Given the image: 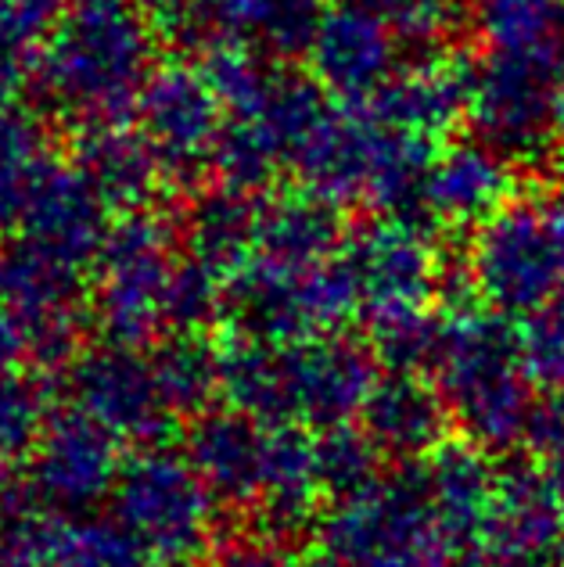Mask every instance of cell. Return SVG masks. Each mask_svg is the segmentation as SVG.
<instances>
[{
	"label": "cell",
	"mask_w": 564,
	"mask_h": 567,
	"mask_svg": "<svg viewBox=\"0 0 564 567\" xmlns=\"http://www.w3.org/2000/svg\"><path fill=\"white\" fill-rule=\"evenodd\" d=\"M158 29L133 0H72L37 54V94L76 126L133 115Z\"/></svg>",
	"instance_id": "cell-1"
},
{
	"label": "cell",
	"mask_w": 564,
	"mask_h": 567,
	"mask_svg": "<svg viewBox=\"0 0 564 567\" xmlns=\"http://www.w3.org/2000/svg\"><path fill=\"white\" fill-rule=\"evenodd\" d=\"M453 427L489 453H507L525 439L529 413L536 406L522 327L482 302L453 306L442 320V341L432 363Z\"/></svg>",
	"instance_id": "cell-2"
},
{
	"label": "cell",
	"mask_w": 564,
	"mask_h": 567,
	"mask_svg": "<svg viewBox=\"0 0 564 567\" xmlns=\"http://www.w3.org/2000/svg\"><path fill=\"white\" fill-rule=\"evenodd\" d=\"M435 144L389 126L367 104L331 109L314 141L295 158L302 187L335 205H367L378 213H421V187Z\"/></svg>",
	"instance_id": "cell-3"
},
{
	"label": "cell",
	"mask_w": 564,
	"mask_h": 567,
	"mask_svg": "<svg viewBox=\"0 0 564 567\" xmlns=\"http://www.w3.org/2000/svg\"><path fill=\"white\" fill-rule=\"evenodd\" d=\"M181 259V230L162 213L137 208L112 223L91 280V317L105 341L141 349L170 331L166 306Z\"/></svg>",
	"instance_id": "cell-4"
},
{
	"label": "cell",
	"mask_w": 564,
	"mask_h": 567,
	"mask_svg": "<svg viewBox=\"0 0 564 567\" xmlns=\"http://www.w3.org/2000/svg\"><path fill=\"white\" fill-rule=\"evenodd\" d=\"M320 546L341 567H450L460 557L432 511L421 464L331 503L320 517Z\"/></svg>",
	"instance_id": "cell-5"
},
{
	"label": "cell",
	"mask_w": 564,
	"mask_h": 567,
	"mask_svg": "<svg viewBox=\"0 0 564 567\" xmlns=\"http://www.w3.org/2000/svg\"><path fill=\"white\" fill-rule=\"evenodd\" d=\"M464 277L474 298L503 317H529L564 284V208L557 194L511 198L474 227Z\"/></svg>",
	"instance_id": "cell-6"
},
{
	"label": "cell",
	"mask_w": 564,
	"mask_h": 567,
	"mask_svg": "<svg viewBox=\"0 0 564 567\" xmlns=\"http://www.w3.org/2000/svg\"><path fill=\"white\" fill-rule=\"evenodd\" d=\"M356 312L360 291L341 256L320 266H288L256 256L227 284V312L237 334L288 346L335 334Z\"/></svg>",
	"instance_id": "cell-7"
},
{
	"label": "cell",
	"mask_w": 564,
	"mask_h": 567,
	"mask_svg": "<svg viewBox=\"0 0 564 567\" xmlns=\"http://www.w3.org/2000/svg\"><path fill=\"white\" fill-rule=\"evenodd\" d=\"M213 499L187 450H173L166 442L137 445V453L123 460L112 488L123 532L166 560L195 557L209 543Z\"/></svg>",
	"instance_id": "cell-8"
},
{
	"label": "cell",
	"mask_w": 564,
	"mask_h": 567,
	"mask_svg": "<svg viewBox=\"0 0 564 567\" xmlns=\"http://www.w3.org/2000/svg\"><path fill=\"white\" fill-rule=\"evenodd\" d=\"M224 112V101L205 80L202 65H155L137 104H133V118H137L141 137L158 162L162 184L191 187L213 169L216 147L227 126Z\"/></svg>",
	"instance_id": "cell-9"
},
{
	"label": "cell",
	"mask_w": 564,
	"mask_h": 567,
	"mask_svg": "<svg viewBox=\"0 0 564 567\" xmlns=\"http://www.w3.org/2000/svg\"><path fill=\"white\" fill-rule=\"evenodd\" d=\"M564 51H493L474 65L468 118L479 141L507 158H532L551 147L554 83Z\"/></svg>",
	"instance_id": "cell-10"
},
{
	"label": "cell",
	"mask_w": 564,
	"mask_h": 567,
	"mask_svg": "<svg viewBox=\"0 0 564 567\" xmlns=\"http://www.w3.org/2000/svg\"><path fill=\"white\" fill-rule=\"evenodd\" d=\"M378 363L375 349L341 331L277 346L280 424L314 431L352 424L381 378Z\"/></svg>",
	"instance_id": "cell-11"
},
{
	"label": "cell",
	"mask_w": 564,
	"mask_h": 567,
	"mask_svg": "<svg viewBox=\"0 0 564 567\" xmlns=\"http://www.w3.org/2000/svg\"><path fill=\"white\" fill-rule=\"evenodd\" d=\"M341 259L356 280L367 320L432 309V298L442 291L439 248L410 213H384L363 230L349 234Z\"/></svg>",
	"instance_id": "cell-12"
},
{
	"label": "cell",
	"mask_w": 564,
	"mask_h": 567,
	"mask_svg": "<svg viewBox=\"0 0 564 567\" xmlns=\"http://www.w3.org/2000/svg\"><path fill=\"white\" fill-rule=\"evenodd\" d=\"M83 266L33 245L29 237L0 245V306L25 331V346L48 367L76 360L83 323Z\"/></svg>",
	"instance_id": "cell-13"
},
{
	"label": "cell",
	"mask_w": 564,
	"mask_h": 567,
	"mask_svg": "<svg viewBox=\"0 0 564 567\" xmlns=\"http://www.w3.org/2000/svg\"><path fill=\"white\" fill-rule=\"evenodd\" d=\"M65 395L72 410L133 445L162 442L176 421L158 388L152 352L119 341L86 349L69 363Z\"/></svg>",
	"instance_id": "cell-14"
},
{
	"label": "cell",
	"mask_w": 564,
	"mask_h": 567,
	"mask_svg": "<svg viewBox=\"0 0 564 567\" xmlns=\"http://www.w3.org/2000/svg\"><path fill=\"white\" fill-rule=\"evenodd\" d=\"M119 471V439L69 406L51 416L37 450L29 453V492L54 511H83L112 496Z\"/></svg>",
	"instance_id": "cell-15"
},
{
	"label": "cell",
	"mask_w": 564,
	"mask_h": 567,
	"mask_svg": "<svg viewBox=\"0 0 564 567\" xmlns=\"http://www.w3.org/2000/svg\"><path fill=\"white\" fill-rule=\"evenodd\" d=\"M399 43L403 40L396 37V29L360 0L335 4L324 11V22L306 51L309 76L328 94L360 104L392 80L399 69Z\"/></svg>",
	"instance_id": "cell-16"
},
{
	"label": "cell",
	"mask_w": 564,
	"mask_h": 567,
	"mask_svg": "<svg viewBox=\"0 0 564 567\" xmlns=\"http://www.w3.org/2000/svg\"><path fill=\"white\" fill-rule=\"evenodd\" d=\"M564 549V499L554 467L543 460H514L500 467L496 503L482 535V554L496 564L551 560Z\"/></svg>",
	"instance_id": "cell-17"
},
{
	"label": "cell",
	"mask_w": 564,
	"mask_h": 567,
	"mask_svg": "<svg viewBox=\"0 0 564 567\" xmlns=\"http://www.w3.org/2000/svg\"><path fill=\"white\" fill-rule=\"evenodd\" d=\"M474 65L460 54H424L392 72V80L363 104L378 118L413 137L439 141L471 109Z\"/></svg>",
	"instance_id": "cell-18"
},
{
	"label": "cell",
	"mask_w": 564,
	"mask_h": 567,
	"mask_svg": "<svg viewBox=\"0 0 564 567\" xmlns=\"http://www.w3.org/2000/svg\"><path fill=\"white\" fill-rule=\"evenodd\" d=\"M360 427L367 431L384 460L418 464L450 442L453 413L442 399L435 378L424 370H389L370 388L363 402Z\"/></svg>",
	"instance_id": "cell-19"
},
{
	"label": "cell",
	"mask_w": 564,
	"mask_h": 567,
	"mask_svg": "<svg viewBox=\"0 0 564 567\" xmlns=\"http://www.w3.org/2000/svg\"><path fill=\"white\" fill-rule=\"evenodd\" d=\"M511 158L485 141H460L435 152L421 187V213L442 227H482L511 202Z\"/></svg>",
	"instance_id": "cell-20"
},
{
	"label": "cell",
	"mask_w": 564,
	"mask_h": 567,
	"mask_svg": "<svg viewBox=\"0 0 564 567\" xmlns=\"http://www.w3.org/2000/svg\"><path fill=\"white\" fill-rule=\"evenodd\" d=\"M270 424L234 406L205 410L187 431V456L209 492L227 506H256L266 477Z\"/></svg>",
	"instance_id": "cell-21"
},
{
	"label": "cell",
	"mask_w": 564,
	"mask_h": 567,
	"mask_svg": "<svg viewBox=\"0 0 564 567\" xmlns=\"http://www.w3.org/2000/svg\"><path fill=\"white\" fill-rule=\"evenodd\" d=\"M428 499L442 532L460 554H482V535L496 503L500 467L493 453L474 442H442L432 456L418 460Z\"/></svg>",
	"instance_id": "cell-22"
},
{
	"label": "cell",
	"mask_w": 564,
	"mask_h": 567,
	"mask_svg": "<svg viewBox=\"0 0 564 567\" xmlns=\"http://www.w3.org/2000/svg\"><path fill=\"white\" fill-rule=\"evenodd\" d=\"M109 234V205L98 198L83 173L51 158L29 194L22 213V237L54 251L69 262H94L101 241Z\"/></svg>",
	"instance_id": "cell-23"
},
{
	"label": "cell",
	"mask_w": 564,
	"mask_h": 567,
	"mask_svg": "<svg viewBox=\"0 0 564 567\" xmlns=\"http://www.w3.org/2000/svg\"><path fill=\"white\" fill-rule=\"evenodd\" d=\"M72 166L83 173V181L94 187L98 198L119 213L147 208L155 187L162 184L152 147L144 144L137 126H130V118L76 126Z\"/></svg>",
	"instance_id": "cell-24"
},
{
	"label": "cell",
	"mask_w": 564,
	"mask_h": 567,
	"mask_svg": "<svg viewBox=\"0 0 564 567\" xmlns=\"http://www.w3.org/2000/svg\"><path fill=\"white\" fill-rule=\"evenodd\" d=\"M349 241L341 205L317 190H277L259 202V256L288 266H320Z\"/></svg>",
	"instance_id": "cell-25"
},
{
	"label": "cell",
	"mask_w": 564,
	"mask_h": 567,
	"mask_svg": "<svg viewBox=\"0 0 564 567\" xmlns=\"http://www.w3.org/2000/svg\"><path fill=\"white\" fill-rule=\"evenodd\" d=\"M181 245L191 262L230 284L259 256V205L252 202V194L224 184L198 194L184 216Z\"/></svg>",
	"instance_id": "cell-26"
},
{
	"label": "cell",
	"mask_w": 564,
	"mask_h": 567,
	"mask_svg": "<svg viewBox=\"0 0 564 567\" xmlns=\"http://www.w3.org/2000/svg\"><path fill=\"white\" fill-rule=\"evenodd\" d=\"M320 474L314 435L299 424H270V445H266V477L259 514L266 517L274 535H295L320 520Z\"/></svg>",
	"instance_id": "cell-27"
},
{
	"label": "cell",
	"mask_w": 564,
	"mask_h": 567,
	"mask_svg": "<svg viewBox=\"0 0 564 567\" xmlns=\"http://www.w3.org/2000/svg\"><path fill=\"white\" fill-rule=\"evenodd\" d=\"M51 166L48 133L40 118L14 101H0V237L22 227L40 173Z\"/></svg>",
	"instance_id": "cell-28"
},
{
	"label": "cell",
	"mask_w": 564,
	"mask_h": 567,
	"mask_svg": "<svg viewBox=\"0 0 564 567\" xmlns=\"http://www.w3.org/2000/svg\"><path fill=\"white\" fill-rule=\"evenodd\" d=\"M468 19L493 51H564V0H468Z\"/></svg>",
	"instance_id": "cell-29"
},
{
	"label": "cell",
	"mask_w": 564,
	"mask_h": 567,
	"mask_svg": "<svg viewBox=\"0 0 564 567\" xmlns=\"http://www.w3.org/2000/svg\"><path fill=\"white\" fill-rule=\"evenodd\" d=\"M155 378L173 416H198L219 395V352L202 334L170 331L152 349Z\"/></svg>",
	"instance_id": "cell-30"
},
{
	"label": "cell",
	"mask_w": 564,
	"mask_h": 567,
	"mask_svg": "<svg viewBox=\"0 0 564 567\" xmlns=\"http://www.w3.org/2000/svg\"><path fill=\"white\" fill-rule=\"evenodd\" d=\"M314 450H317V474H320L324 499H331V503L349 499L356 492L370 488L375 482H381V474H384L381 471L384 453L363 427H352V424L324 427L314 435Z\"/></svg>",
	"instance_id": "cell-31"
},
{
	"label": "cell",
	"mask_w": 564,
	"mask_h": 567,
	"mask_svg": "<svg viewBox=\"0 0 564 567\" xmlns=\"http://www.w3.org/2000/svg\"><path fill=\"white\" fill-rule=\"evenodd\" d=\"M202 72L230 115L256 112L270 94L277 72L248 40H213L202 48Z\"/></svg>",
	"instance_id": "cell-32"
},
{
	"label": "cell",
	"mask_w": 564,
	"mask_h": 567,
	"mask_svg": "<svg viewBox=\"0 0 564 567\" xmlns=\"http://www.w3.org/2000/svg\"><path fill=\"white\" fill-rule=\"evenodd\" d=\"M280 169H285V158H280L270 133L252 115H230L213 162L219 184L242 194H259L270 187V181Z\"/></svg>",
	"instance_id": "cell-33"
},
{
	"label": "cell",
	"mask_w": 564,
	"mask_h": 567,
	"mask_svg": "<svg viewBox=\"0 0 564 567\" xmlns=\"http://www.w3.org/2000/svg\"><path fill=\"white\" fill-rule=\"evenodd\" d=\"M51 416V395L37 378H25L19 370L0 378V453L11 464L37 450Z\"/></svg>",
	"instance_id": "cell-34"
},
{
	"label": "cell",
	"mask_w": 564,
	"mask_h": 567,
	"mask_svg": "<svg viewBox=\"0 0 564 567\" xmlns=\"http://www.w3.org/2000/svg\"><path fill=\"white\" fill-rule=\"evenodd\" d=\"M370 323V349L389 370H432L442 320H435L432 309L418 312H396V317H378Z\"/></svg>",
	"instance_id": "cell-35"
},
{
	"label": "cell",
	"mask_w": 564,
	"mask_h": 567,
	"mask_svg": "<svg viewBox=\"0 0 564 567\" xmlns=\"http://www.w3.org/2000/svg\"><path fill=\"white\" fill-rule=\"evenodd\" d=\"M224 312H227V280H219L205 266L184 256L170 288V306H166L170 331L202 334Z\"/></svg>",
	"instance_id": "cell-36"
},
{
	"label": "cell",
	"mask_w": 564,
	"mask_h": 567,
	"mask_svg": "<svg viewBox=\"0 0 564 567\" xmlns=\"http://www.w3.org/2000/svg\"><path fill=\"white\" fill-rule=\"evenodd\" d=\"M522 346L536 384L564 392V284L522 320Z\"/></svg>",
	"instance_id": "cell-37"
},
{
	"label": "cell",
	"mask_w": 564,
	"mask_h": 567,
	"mask_svg": "<svg viewBox=\"0 0 564 567\" xmlns=\"http://www.w3.org/2000/svg\"><path fill=\"white\" fill-rule=\"evenodd\" d=\"M62 11V0H0V58L19 69L33 65Z\"/></svg>",
	"instance_id": "cell-38"
},
{
	"label": "cell",
	"mask_w": 564,
	"mask_h": 567,
	"mask_svg": "<svg viewBox=\"0 0 564 567\" xmlns=\"http://www.w3.org/2000/svg\"><path fill=\"white\" fill-rule=\"evenodd\" d=\"M370 11H378L396 29V37L413 48H435L450 37L460 11H468V0H360Z\"/></svg>",
	"instance_id": "cell-39"
},
{
	"label": "cell",
	"mask_w": 564,
	"mask_h": 567,
	"mask_svg": "<svg viewBox=\"0 0 564 567\" xmlns=\"http://www.w3.org/2000/svg\"><path fill=\"white\" fill-rule=\"evenodd\" d=\"M280 0H195V43L248 40L259 43Z\"/></svg>",
	"instance_id": "cell-40"
},
{
	"label": "cell",
	"mask_w": 564,
	"mask_h": 567,
	"mask_svg": "<svg viewBox=\"0 0 564 567\" xmlns=\"http://www.w3.org/2000/svg\"><path fill=\"white\" fill-rule=\"evenodd\" d=\"M324 11L328 8L320 0H280L259 48H266L274 58H306L309 43H314L324 22Z\"/></svg>",
	"instance_id": "cell-41"
},
{
	"label": "cell",
	"mask_w": 564,
	"mask_h": 567,
	"mask_svg": "<svg viewBox=\"0 0 564 567\" xmlns=\"http://www.w3.org/2000/svg\"><path fill=\"white\" fill-rule=\"evenodd\" d=\"M522 445L529 456L543 460V464H561L564 460V392H551L546 399H536L529 413Z\"/></svg>",
	"instance_id": "cell-42"
},
{
	"label": "cell",
	"mask_w": 564,
	"mask_h": 567,
	"mask_svg": "<svg viewBox=\"0 0 564 567\" xmlns=\"http://www.w3.org/2000/svg\"><path fill=\"white\" fill-rule=\"evenodd\" d=\"M216 567H299L295 554L285 546L280 535H248V539L230 543L219 554Z\"/></svg>",
	"instance_id": "cell-43"
},
{
	"label": "cell",
	"mask_w": 564,
	"mask_h": 567,
	"mask_svg": "<svg viewBox=\"0 0 564 567\" xmlns=\"http://www.w3.org/2000/svg\"><path fill=\"white\" fill-rule=\"evenodd\" d=\"M29 352L25 346V331L19 327V320L11 317V312L0 306V378L11 374L14 367L22 363V355Z\"/></svg>",
	"instance_id": "cell-44"
},
{
	"label": "cell",
	"mask_w": 564,
	"mask_h": 567,
	"mask_svg": "<svg viewBox=\"0 0 564 567\" xmlns=\"http://www.w3.org/2000/svg\"><path fill=\"white\" fill-rule=\"evenodd\" d=\"M551 147L557 152V158L564 162V65L557 72L554 83V109H551Z\"/></svg>",
	"instance_id": "cell-45"
},
{
	"label": "cell",
	"mask_w": 564,
	"mask_h": 567,
	"mask_svg": "<svg viewBox=\"0 0 564 567\" xmlns=\"http://www.w3.org/2000/svg\"><path fill=\"white\" fill-rule=\"evenodd\" d=\"M19 65H11L8 58H0V101H11L14 83H19Z\"/></svg>",
	"instance_id": "cell-46"
},
{
	"label": "cell",
	"mask_w": 564,
	"mask_h": 567,
	"mask_svg": "<svg viewBox=\"0 0 564 567\" xmlns=\"http://www.w3.org/2000/svg\"><path fill=\"white\" fill-rule=\"evenodd\" d=\"M8 471H11V460H8L4 453H0V492L8 488Z\"/></svg>",
	"instance_id": "cell-47"
},
{
	"label": "cell",
	"mask_w": 564,
	"mask_h": 567,
	"mask_svg": "<svg viewBox=\"0 0 564 567\" xmlns=\"http://www.w3.org/2000/svg\"><path fill=\"white\" fill-rule=\"evenodd\" d=\"M554 477H557V488H561V499H564V460L554 464Z\"/></svg>",
	"instance_id": "cell-48"
},
{
	"label": "cell",
	"mask_w": 564,
	"mask_h": 567,
	"mask_svg": "<svg viewBox=\"0 0 564 567\" xmlns=\"http://www.w3.org/2000/svg\"><path fill=\"white\" fill-rule=\"evenodd\" d=\"M503 567H554V560H529V564H503Z\"/></svg>",
	"instance_id": "cell-49"
},
{
	"label": "cell",
	"mask_w": 564,
	"mask_h": 567,
	"mask_svg": "<svg viewBox=\"0 0 564 567\" xmlns=\"http://www.w3.org/2000/svg\"><path fill=\"white\" fill-rule=\"evenodd\" d=\"M557 202H561V208H564V190H557Z\"/></svg>",
	"instance_id": "cell-50"
},
{
	"label": "cell",
	"mask_w": 564,
	"mask_h": 567,
	"mask_svg": "<svg viewBox=\"0 0 564 567\" xmlns=\"http://www.w3.org/2000/svg\"><path fill=\"white\" fill-rule=\"evenodd\" d=\"M561 560H564V549H561Z\"/></svg>",
	"instance_id": "cell-51"
}]
</instances>
